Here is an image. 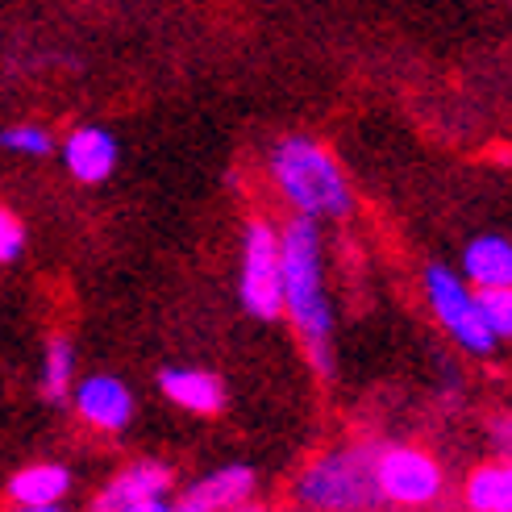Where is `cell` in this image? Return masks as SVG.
Segmentation results:
<instances>
[{
    "label": "cell",
    "mask_w": 512,
    "mask_h": 512,
    "mask_svg": "<svg viewBox=\"0 0 512 512\" xmlns=\"http://www.w3.org/2000/svg\"><path fill=\"white\" fill-rule=\"evenodd\" d=\"M130 512H175V504H171V500H150V504H138V508H130Z\"/></svg>",
    "instance_id": "obj_20"
},
{
    "label": "cell",
    "mask_w": 512,
    "mask_h": 512,
    "mask_svg": "<svg viewBox=\"0 0 512 512\" xmlns=\"http://www.w3.org/2000/svg\"><path fill=\"white\" fill-rule=\"evenodd\" d=\"M463 275L479 292L488 288H508L512 284V246L500 234H479L471 238V246L463 250ZM463 279V284H467Z\"/></svg>",
    "instance_id": "obj_12"
},
{
    "label": "cell",
    "mask_w": 512,
    "mask_h": 512,
    "mask_svg": "<svg viewBox=\"0 0 512 512\" xmlns=\"http://www.w3.org/2000/svg\"><path fill=\"white\" fill-rule=\"evenodd\" d=\"M463 500L471 512H512V471L508 463H488L471 471Z\"/></svg>",
    "instance_id": "obj_14"
},
{
    "label": "cell",
    "mask_w": 512,
    "mask_h": 512,
    "mask_svg": "<svg viewBox=\"0 0 512 512\" xmlns=\"http://www.w3.org/2000/svg\"><path fill=\"white\" fill-rule=\"evenodd\" d=\"M159 388L171 404L188 408L196 417H213L225 408V383L204 367H167L159 375Z\"/></svg>",
    "instance_id": "obj_11"
},
{
    "label": "cell",
    "mask_w": 512,
    "mask_h": 512,
    "mask_svg": "<svg viewBox=\"0 0 512 512\" xmlns=\"http://www.w3.org/2000/svg\"><path fill=\"white\" fill-rule=\"evenodd\" d=\"M167 492H171V467L159 463V458H138V463L121 467L105 488L96 492L92 512H130L150 500H167Z\"/></svg>",
    "instance_id": "obj_7"
},
{
    "label": "cell",
    "mask_w": 512,
    "mask_h": 512,
    "mask_svg": "<svg viewBox=\"0 0 512 512\" xmlns=\"http://www.w3.org/2000/svg\"><path fill=\"white\" fill-rule=\"evenodd\" d=\"M121 146L105 125H75L63 138V167L80 179V184H105L117 171Z\"/></svg>",
    "instance_id": "obj_8"
},
{
    "label": "cell",
    "mask_w": 512,
    "mask_h": 512,
    "mask_svg": "<svg viewBox=\"0 0 512 512\" xmlns=\"http://www.w3.org/2000/svg\"><path fill=\"white\" fill-rule=\"evenodd\" d=\"M425 292H429V309L446 325V334L471 350V354H492L496 338L488 334L479 309H475V292L463 284V275H454L450 267H425Z\"/></svg>",
    "instance_id": "obj_6"
},
{
    "label": "cell",
    "mask_w": 512,
    "mask_h": 512,
    "mask_svg": "<svg viewBox=\"0 0 512 512\" xmlns=\"http://www.w3.org/2000/svg\"><path fill=\"white\" fill-rule=\"evenodd\" d=\"M229 512H267L263 504H238V508H229Z\"/></svg>",
    "instance_id": "obj_21"
},
{
    "label": "cell",
    "mask_w": 512,
    "mask_h": 512,
    "mask_svg": "<svg viewBox=\"0 0 512 512\" xmlns=\"http://www.w3.org/2000/svg\"><path fill=\"white\" fill-rule=\"evenodd\" d=\"M250 492H254V471L242 463H229V467H217L204 479H196L192 488L179 496L175 512H229L238 504H250Z\"/></svg>",
    "instance_id": "obj_10"
},
{
    "label": "cell",
    "mask_w": 512,
    "mask_h": 512,
    "mask_svg": "<svg viewBox=\"0 0 512 512\" xmlns=\"http://www.w3.org/2000/svg\"><path fill=\"white\" fill-rule=\"evenodd\" d=\"M475 309L488 325V334L500 342L512 334V292L508 288H488V292H475Z\"/></svg>",
    "instance_id": "obj_17"
},
{
    "label": "cell",
    "mask_w": 512,
    "mask_h": 512,
    "mask_svg": "<svg viewBox=\"0 0 512 512\" xmlns=\"http://www.w3.org/2000/svg\"><path fill=\"white\" fill-rule=\"evenodd\" d=\"M21 250H25V225L9 209H0V263H17Z\"/></svg>",
    "instance_id": "obj_18"
},
{
    "label": "cell",
    "mask_w": 512,
    "mask_h": 512,
    "mask_svg": "<svg viewBox=\"0 0 512 512\" xmlns=\"http://www.w3.org/2000/svg\"><path fill=\"white\" fill-rule=\"evenodd\" d=\"M17 512H63V508H17Z\"/></svg>",
    "instance_id": "obj_22"
},
{
    "label": "cell",
    "mask_w": 512,
    "mask_h": 512,
    "mask_svg": "<svg viewBox=\"0 0 512 512\" xmlns=\"http://www.w3.org/2000/svg\"><path fill=\"white\" fill-rule=\"evenodd\" d=\"M71 492V471L63 463H34L9 479V496L17 508H59Z\"/></svg>",
    "instance_id": "obj_13"
},
{
    "label": "cell",
    "mask_w": 512,
    "mask_h": 512,
    "mask_svg": "<svg viewBox=\"0 0 512 512\" xmlns=\"http://www.w3.org/2000/svg\"><path fill=\"white\" fill-rule=\"evenodd\" d=\"M279 284H284V313L292 317L309 363L321 375H334V313L325 296L321 234L313 221L292 217L279 229Z\"/></svg>",
    "instance_id": "obj_1"
},
{
    "label": "cell",
    "mask_w": 512,
    "mask_h": 512,
    "mask_svg": "<svg viewBox=\"0 0 512 512\" xmlns=\"http://www.w3.org/2000/svg\"><path fill=\"white\" fill-rule=\"evenodd\" d=\"M71 379H75V346L67 338H50L42 354V396L50 404H59L71 396Z\"/></svg>",
    "instance_id": "obj_15"
},
{
    "label": "cell",
    "mask_w": 512,
    "mask_h": 512,
    "mask_svg": "<svg viewBox=\"0 0 512 512\" xmlns=\"http://www.w3.org/2000/svg\"><path fill=\"white\" fill-rule=\"evenodd\" d=\"M492 442H496V450H504V454H508V417L492 425Z\"/></svg>",
    "instance_id": "obj_19"
},
{
    "label": "cell",
    "mask_w": 512,
    "mask_h": 512,
    "mask_svg": "<svg viewBox=\"0 0 512 512\" xmlns=\"http://www.w3.org/2000/svg\"><path fill=\"white\" fill-rule=\"evenodd\" d=\"M75 408L92 429L105 433H121L134 421V392L125 388L117 375H88L80 388H75Z\"/></svg>",
    "instance_id": "obj_9"
},
{
    "label": "cell",
    "mask_w": 512,
    "mask_h": 512,
    "mask_svg": "<svg viewBox=\"0 0 512 512\" xmlns=\"http://www.w3.org/2000/svg\"><path fill=\"white\" fill-rule=\"evenodd\" d=\"M0 146L13 150V155H25V159H42L55 150V138H50L46 125H34V121H21V125H9L0 130Z\"/></svg>",
    "instance_id": "obj_16"
},
{
    "label": "cell",
    "mask_w": 512,
    "mask_h": 512,
    "mask_svg": "<svg viewBox=\"0 0 512 512\" xmlns=\"http://www.w3.org/2000/svg\"><path fill=\"white\" fill-rule=\"evenodd\" d=\"M238 300L254 321H275L284 313V284H279V229L271 221H250L242 234V271Z\"/></svg>",
    "instance_id": "obj_4"
},
{
    "label": "cell",
    "mask_w": 512,
    "mask_h": 512,
    "mask_svg": "<svg viewBox=\"0 0 512 512\" xmlns=\"http://www.w3.org/2000/svg\"><path fill=\"white\" fill-rule=\"evenodd\" d=\"M296 500L313 512H371L375 492V446H342L321 454L296 479Z\"/></svg>",
    "instance_id": "obj_3"
},
{
    "label": "cell",
    "mask_w": 512,
    "mask_h": 512,
    "mask_svg": "<svg viewBox=\"0 0 512 512\" xmlns=\"http://www.w3.org/2000/svg\"><path fill=\"white\" fill-rule=\"evenodd\" d=\"M442 467L438 458L417 446H383L375 450V492L388 504L425 508L442 496Z\"/></svg>",
    "instance_id": "obj_5"
},
{
    "label": "cell",
    "mask_w": 512,
    "mask_h": 512,
    "mask_svg": "<svg viewBox=\"0 0 512 512\" xmlns=\"http://www.w3.org/2000/svg\"><path fill=\"white\" fill-rule=\"evenodd\" d=\"M271 179L300 221H342L354 209V188L342 163L317 138L292 134L271 150Z\"/></svg>",
    "instance_id": "obj_2"
}]
</instances>
